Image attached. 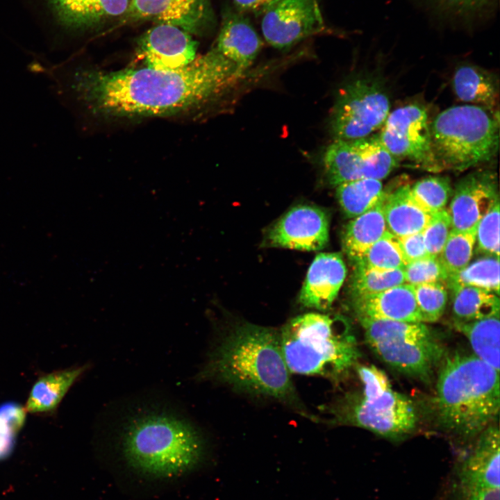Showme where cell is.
Wrapping results in <instances>:
<instances>
[{
	"instance_id": "1",
	"label": "cell",
	"mask_w": 500,
	"mask_h": 500,
	"mask_svg": "<svg viewBox=\"0 0 500 500\" xmlns=\"http://www.w3.org/2000/svg\"><path fill=\"white\" fill-rule=\"evenodd\" d=\"M243 72L216 49L173 70L106 71L61 64L40 68L60 104L88 116L116 118L171 116L200 108Z\"/></svg>"
},
{
	"instance_id": "2",
	"label": "cell",
	"mask_w": 500,
	"mask_h": 500,
	"mask_svg": "<svg viewBox=\"0 0 500 500\" xmlns=\"http://www.w3.org/2000/svg\"><path fill=\"white\" fill-rule=\"evenodd\" d=\"M285 363L279 331L243 323L224 335L197 375L251 394L271 397L311 419L301 403Z\"/></svg>"
},
{
	"instance_id": "3",
	"label": "cell",
	"mask_w": 500,
	"mask_h": 500,
	"mask_svg": "<svg viewBox=\"0 0 500 500\" xmlns=\"http://www.w3.org/2000/svg\"><path fill=\"white\" fill-rule=\"evenodd\" d=\"M119 435L128 465L156 478L183 474L198 466L206 455L203 433L188 419L171 411L147 409L126 419Z\"/></svg>"
},
{
	"instance_id": "4",
	"label": "cell",
	"mask_w": 500,
	"mask_h": 500,
	"mask_svg": "<svg viewBox=\"0 0 500 500\" xmlns=\"http://www.w3.org/2000/svg\"><path fill=\"white\" fill-rule=\"evenodd\" d=\"M434 400L439 424L461 439H474L497 418L499 372L474 354L443 359Z\"/></svg>"
},
{
	"instance_id": "5",
	"label": "cell",
	"mask_w": 500,
	"mask_h": 500,
	"mask_svg": "<svg viewBox=\"0 0 500 500\" xmlns=\"http://www.w3.org/2000/svg\"><path fill=\"white\" fill-rule=\"evenodd\" d=\"M290 373L338 380L355 367L360 353L349 322L340 315L308 312L279 331Z\"/></svg>"
},
{
	"instance_id": "6",
	"label": "cell",
	"mask_w": 500,
	"mask_h": 500,
	"mask_svg": "<svg viewBox=\"0 0 500 500\" xmlns=\"http://www.w3.org/2000/svg\"><path fill=\"white\" fill-rule=\"evenodd\" d=\"M356 367L361 390L331 406L333 422L362 428L392 440L410 434L418 422L412 401L394 390L385 372L376 366Z\"/></svg>"
},
{
	"instance_id": "7",
	"label": "cell",
	"mask_w": 500,
	"mask_h": 500,
	"mask_svg": "<svg viewBox=\"0 0 500 500\" xmlns=\"http://www.w3.org/2000/svg\"><path fill=\"white\" fill-rule=\"evenodd\" d=\"M472 105L449 107L431 122L438 169L462 172L490 161L499 149L498 111Z\"/></svg>"
},
{
	"instance_id": "8",
	"label": "cell",
	"mask_w": 500,
	"mask_h": 500,
	"mask_svg": "<svg viewBox=\"0 0 500 500\" xmlns=\"http://www.w3.org/2000/svg\"><path fill=\"white\" fill-rule=\"evenodd\" d=\"M358 321L369 347L383 362L399 373L428 381L444 359L443 345L424 322Z\"/></svg>"
},
{
	"instance_id": "9",
	"label": "cell",
	"mask_w": 500,
	"mask_h": 500,
	"mask_svg": "<svg viewBox=\"0 0 500 500\" xmlns=\"http://www.w3.org/2000/svg\"><path fill=\"white\" fill-rule=\"evenodd\" d=\"M390 112V100L377 78L360 77L339 92L329 118L335 140H355L380 130Z\"/></svg>"
},
{
	"instance_id": "10",
	"label": "cell",
	"mask_w": 500,
	"mask_h": 500,
	"mask_svg": "<svg viewBox=\"0 0 500 500\" xmlns=\"http://www.w3.org/2000/svg\"><path fill=\"white\" fill-rule=\"evenodd\" d=\"M381 142L377 133L355 140H335L323 158L328 183L338 185L359 179L386 178L399 166Z\"/></svg>"
},
{
	"instance_id": "11",
	"label": "cell",
	"mask_w": 500,
	"mask_h": 500,
	"mask_svg": "<svg viewBox=\"0 0 500 500\" xmlns=\"http://www.w3.org/2000/svg\"><path fill=\"white\" fill-rule=\"evenodd\" d=\"M430 124L424 106L406 104L390 111L377 135L384 147L399 161L406 160L423 169L438 172Z\"/></svg>"
},
{
	"instance_id": "12",
	"label": "cell",
	"mask_w": 500,
	"mask_h": 500,
	"mask_svg": "<svg viewBox=\"0 0 500 500\" xmlns=\"http://www.w3.org/2000/svg\"><path fill=\"white\" fill-rule=\"evenodd\" d=\"M324 28L317 0H282L263 14L261 22L265 40L278 49L290 48Z\"/></svg>"
},
{
	"instance_id": "13",
	"label": "cell",
	"mask_w": 500,
	"mask_h": 500,
	"mask_svg": "<svg viewBox=\"0 0 500 500\" xmlns=\"http://www.w3.org/2000/svg\"><path fill=\"white\" fill-rule=\"evenodd\" d=\"M329 240V218L320 208L299 205L285 212L268 231L271 247L318 251Z\"/></svg>"
},
{
	"instance_id": "14",
	"label": "cell",
	"mask_w": 500,
	"mask_h": 500,
	"mask_svg": "<svg viewBox=\"0 0 500 500\" xmlns=\"http://www.w3.org/2000/svg\"><path fill=\"white\" fill-rule=\"evenodd\" d=\"M452 194L447 208L451 229L462 231L475 227L499 201L497 174L489 169L470 172L457 182Z\"/></svg>"
},
{
	"instance_id": "15",
	"label": "cell",
	"mask_w": 500,
	"mask_h": 500,
	"mask_svg": "<svg viewBox=\"0 0 500 500\" xmlns=\"http://www.w3.org/2000/svg\"><path fill=\"white\" fill-rule=\"evenodd\" d=\"M197 43L190 33L178 26L158 24L138 43V56L146 67L159 70L184 67L196 58Z\"/></svg>"
},
{
	"instance_id": "16",
	"label": "cell",
	"mask_w": 500,
	"mask_h": 500,
	"mask_svg": "<svg viewBox=\"0 0 500 500\" xmlns=\"http://www.w3.org/2000/svg\"><path fill=\"white\" fill-rule=\"evenodd\" d=\"M472 448L458 462L451 480L469 488L500 489V434L491 424L476 438Z\"/></svg>"
},
{
	"instance_id": "17",
	"label": "cell",
	"mask_w": 500,
	"mask_h": 500,
	"mask_svg": "<svg viewBox=\"0 0 500 500\" xmlns=\"http://www.w3.org/2000/svg\"><path fill=\"white\" fill-rule=\"evenodd\" d=\"M210 13V0H130L124 16L174 25L190 33L199 30Z\"/></svg>"
},
{
	"instance_id": "18",
	"label": "cell",
	"mask_w": 500,
	"mask_h": 500,
	"mask_svg": "<svg viewBox=\"0 0 500 500\" xmlns=\"http://www.w3.org/2000/svg\"><path fill=\"white\" fill-rule=\"evenodd\" d=\"M347 275L340 253H320L312 260L299 300L305 307L326 311L335 300Z\"/></svg>"
},
{
	"instance_id": "19",
	"label": "cell",
	"mask_w": 500,
	"mask_h": 500,
	"mask_svg": "<svg viewBox=\"0 0 500 500\" xmlns=\"http://www.w3.org/2000/svg\"><path fill=\"white\" fill-rule=\"evenodd\" d=\"M358 319L423 322L413 287L403 283L378 294L352 299Z\"/></svg>"
},
{
	"instance_id": "20",
	"label": "cell",
	"mask_w": 500,
	"mask_h": 500,
	"mask_svg": "<svg viewBox=\"0 0 500 500\" xmlns=\"http://www.w3.org/2000/svg\"><path fill=\"white\" fill-rule=\"evenodd\" d=\"M382 207L387 230L396 238L423 231L433 215L415 199L409 184L385 190Z\"/></svg>"
},
{
	"instance_id": "21",
	"label": "cell",
	"mask_w": 500,
	"mask_h": 500,
	"mask_svg": "<svg viewBox=\"0 0 500 500\" xmlns=\"http://www.w3.org/2000/svg\"><path fill=\"white\" fill-rule=\"evenodd\" d=\"M262 47L260 36L244 17L235 12L226 16L215 48L219 53L245 72Z\"/></svg>"
},
{
	"instance_id": "22",
	"label": "cell",
	"mask_w": 500,
	"mask_h": 500,
	"mask_svg": "<svg viewBox=\"0 0 500 500\" xmlns=\"http://www.w3.org/2000/svg\"><path fill=\"white\" fill-rule=\"evenodd\" d=\"M451 85L456 97L467 104L494 110L499 85L494 75L473 65H462L454 72Z\"/></svg>"
},
{
	"instance_id": "23",
	"label": "cell",
	"mask_w": 500,
	"mask_h": 500,
	"mask_svg": "<svg viewBox=\"0 0 500 500\" xmlns=\"http://www.w3.org/2000/svg\"><path fill=\"white\" fill-rule=\"evenodd\" d=\"M383 197L372 208L352 218L344 229L343 250L353 264L388 231L382 207Z\"/></svg>"
},
{
	"instance_id": "24",
	"label": "cell",
	"mask_w": 500,
	"mask_h": 500,
	"mask_svg": "<svg viewBox=\"0 0 500 500\" xmlns=\"http://www.w3.org/2000/svg\"><path fill=\"white\" fill-rule=\"evenodd\" d=\"M87 366L73 367L40 377L29 392L24 409L29 413L53 411Z\"/></svg>"
},
{
	"instance_id": "25",
	"label": "cell",
	"mask_w": 500,
	"mask_h": 500,
	"mask_svg": "<svg viewBox=\"0 0 500 500\" xmlns=\"http://www.w3.org/2000/svg\"><path fill=\"white\" fill-rule=\"evenodd\" d=\"M130 0H51L65 24L74 26L94 24L126 13Z\"/></svg>"
},
{
	"instance_id": "26",
	"label": "cell",
	"mask_w": 500,
	"mask_h": 500,
	"mask_svg": "<svg viewBox=\"0 0 500 500\" xmlns=\"http://www.w3.org/2000/svg\"><path fill=\"white\" fill-rule=\"evenodd\" d=\"M500 315L469 322H454L469 340L474 354L499 372Z\"/></svg>"
},
{
	"instance_id": "27",
	"label": "cell",
	"mask_w": 500,
	"mask_h": 500,
	"mask_svg": "<svg viewBox=\"0 0 500 500\" xmlns=\"http://www.w3.org/2000/svg\"><path fill=\"white\" fill-rule=\"evenodd\" d=\"M454 322L464 323L500 315L499 295L475 287L451 290Z\"/></svg>"
},
{
	"instance_id": "28",
	"label": "cell",
	"mask_w": 500,
	"mask_h": 500,
	"mask_svg": "<svg viewBox=\"0 0 500 500\" xmlns=\"http://www.w3.org/2000/svg\"><path fill=\"white\" fill-rule=\"evenodd\" d=\"M381 180L364 178L336 187V197L344 215L354 218L376 206L383 197Z\"/></svg>"
},
{
	"instance_id": "29",
	"label": "cell",
	"mask_w": 500,
	"mask_h": 500,
	"mask_svg": "<svg viewBox=\"0 0 500 500\" xmlns=\"http://www.w3.org/2000/svg\"><path fill=\"white\" fill-rule=\"evenodd\" d=\"M445 284L453 290L460 287H475L499 294V257L486 256L469 262L448 276Z\"/></svg>"
},
{
	"instance_id": "30",
	"label": "cell",
	"mask_w": 500,
	"mask_h": 500,
	"mask_svg": "<svg viewBox=\"0 0 500 500\" xmlns=\"http://www.w3.org/2000/svg\"><path fill=\"white\" fill-rule=\"evenodd\" d=\"M405 283L403 269L377 270L354 267L351 281L352 299L380 293Z\"/></svg>"
},
{
	"instance_id": "31",
	"label": "cell",
	"mask_w": 500,
	"mask_h": 500,
	"mask_svg": "<svg viewBox=\"0 0 500 500\" xmlns=\"http://www.w3.org/2000/svg\"><path fill=\"white\" fill-rule=\"evenodd\" d=\"M476 227L462 231L451 230L438 256L449 276L461 270L470 262L476 245Z\"/></svg>"
},
{
	"instance_id": "32",
	"label": "cell",
	"mask_w": 500,
	"mask_h": 500,
	"mask_svg": "<svg viewBox=\"0 0 500 500\" xmlns=\"http://www.w3.org/2000/svg\"><path fill=\"white\" fill-rule=\"evenodd\" d=\"M406 265L397 238L388 231L353 263L354 267L377 270L403 269Z\"/></svg>"
},
{
	"instance_id": "33",
	"label": "cell",
	"mask_w": 500,
	"mask_h": 500,
	"mask_svg": "<svg viewBox=\"0 0 500 500\" xmlns=\"http://www.w3.org/2000/svg\"><path fill=\"white\" fill-rule=\"evenodd\" d=\"M411 193L419 204L431 215L446 208L452 195L451 181L444 176H429L410 185Z\"/></svg>"
},
{
	"instance_id": "34",
	"label": "cell",
	"mask_w": 500,
	"mask_h": 500,
	"mask_svg": "<svg viewBox=\"0 0 500 500\" xmlns=\"http://www.w3.org/2000/svg\"><path fill=\"white\" fill-rule=\"evenodd\" d=\"M412 287L423 322L438 321L442 316L448 301L446 284L436 282Z\"/></svg>"
},
{
	"instance_id": "35",
	"label": "cell",
	"mask_w": 500,
	"mask_h": 500,
	"mask_svg": "<svg viewBox=\"0 0 500 500\" xmlns=\"http://www.w3.org/2000/svg\"><path fill=\"white\" fill-rule=\"evenodd\" d=\"M26 415L24 407L17 403L7 402L0 406V460L11 453Z\"/></svg>"
},
{
	"instance_id": "36",
	"label": "cell",
	"mask_w": 500,
	"mask_h": 500,
	"mask_svg": "<svg viewBox=\"0 0 500 500\" xmlns=\"http://www.w3.org/2000/svg\"><path fill=\"white\" fill-rule=\"evenodd\" d=\"M405 283L417 285L446 282L448 273L438 256H429L409 262L403 269Z\"/></svg>"
},
{
	"instance_id": "37",
	"label": "cell",
	"mask_w": 500,
	"mask_h": 500,
	"mask_svg": "<svg viewBox=\"0 0 500 500\" xmlns=\"http://www.w3.org/2000/svg\"><path fill=\"white\" fill-rule=\"evenodd\" d=\"M476 243L479 253L499 257V201L478 222Z\"/></svg>"
},
{
	"instance_id": "38",
	"label": "cell",
	"mask_w": 500,
	"mask_h": 500,
	"mask_svg": "<svg viewBox=\"0 0 500 500\" xmlns=\"http://www.w3.org/2000/svg\"><path fill=\"white\" fill-rule=\"evenodd\" d=\"M451 230V222L447 208L434 213L422 231L425 246L429 256H438L441 252Z\"/></svg>"
},
{
	"instance_id": "39",
	"label": "cell",
	"mask_w": 500,
	"mask_h": 500,
	"mask_svg": "<svg viewBox=\"0 0 500 500\" xmlns=\"http://www.w3.org/2000/svg\"><path fill=\"white\" fill-rule=\"evenodd\" d=\"M499 490L469 488L451 480L444 500H500Z\"/></svg>"
},
{
	"instance_id": "40",
	"label": "cell",
	"mask_w": 500,
	"mask_h": 500,
	"mask_svg": "<svg viewBox=\"0 0 500 500\" xmlns=\"http://www.w3.org/2000/svg\"><path fill=\"white\" fill-rule=\"evenodd\" d=\"M397 240L406 264L429 256L422 231L397 238Z\"/></svg>"
},
{
	"instance_id": "41",
	"label": "cell",
	"mask_w": 500,
	"mask_h": 500,
	"mask_svg": "<svg viewBox=\"0 0 500 500\" xmlns=\"http://www.w3.org/2000/svg\"><path fill=\"white\" fill-rule=\"evenodd\" d=\"M445 8L458 14L478 11L487 6L490 0H437Z\"/></svg>"
},
{
	"instance_id": "42",
	"label": "cell",
	"mask_w": 500,
	"mask_h": 500,
	"mask_svg": "<svg viewBox=\"0 0 500 500\" xmlns=\"http://www.w3.org/2000/svg\"><path fill=\"white\" fill-rule=\"evenodd\" d=\"M241 10L256 13L264 14L282 0H233Z\"/></svg>"
}]
</instances>
